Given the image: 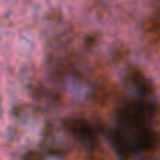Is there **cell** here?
I'll list each match as a JSON object with an SVG mask.
<instances>
[{
    "label": "cell",
    "instance_id": "obj_1",
    "mask_svg": "<svg viewBox=\"0 0 160 160\" xmlns=\"http://www.w3.org/2000/svg\"><path fill=\"white\" fill-rule=\"evenodd\" d=\"M150 111L141 102L131 104L121 112L115 129V143L124 152H141L150 146Z\"/></svg>",
    "mask_w": 160,
    "mask_h": 160
}]
</instances>
